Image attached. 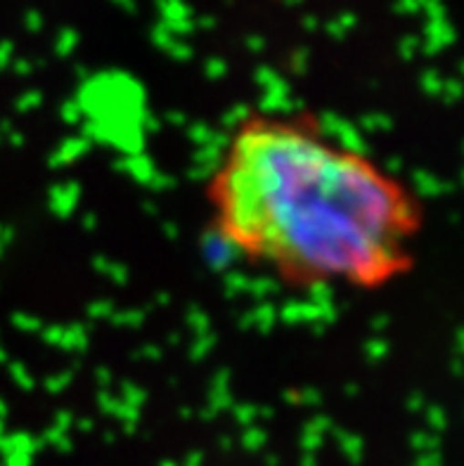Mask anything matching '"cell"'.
<instances>
[{
	"mask_svg": "<svg viewBox=\"0 0 464 466\" xmlns=\"http://www.w3.org/2000/svg\"><path fill=\"white\" fill-rule=\"evenodd\" d=\"M201 197L213 239L289 291L379 294L418 268L422 195L306 109L240 114Z\"/></svg>",
	"mask_w": 464,
	"mask_h": 466,
	"instance_id": "obj_1",
	"label": "cell"
}]
</instances>
